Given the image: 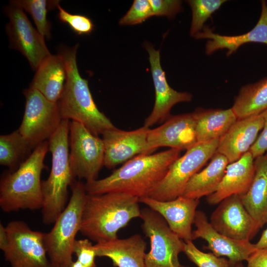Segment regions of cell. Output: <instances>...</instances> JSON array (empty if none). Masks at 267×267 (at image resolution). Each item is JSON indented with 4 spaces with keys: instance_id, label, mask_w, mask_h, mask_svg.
I'll return each mask as SVG.
<instances>
[{
    "instance_id": "1",
    "label": "cell",
    "mask_w": 267,
    "mask_h": 267,
    "mask_svg": "<svg viewBox=\"0 0 267 267\" xmlns=\"http://www.w3.org/2000/svg\"><path fill=\"white\" fill-rule=\"evenodd\" d=\"M180 150L171 148L153 154H140L127 161L109 176L85 183L88 194L111 192L147 197L161 180Z\"/></svg>"
},
{
    "instance_id": "2",
    "label": "cell",
    "mask_w": 267,
    "mask_h": 267,
    "mask_svg": "<svg viewBox=\"0 0 267 267\" xmlns=\"http://www.w3.org/2000/svg\"><path fill=\"white\" fill-rule=\"evenodd\" d=\"M139 202V198L123 192L87 194L80 232L96 243L117 238L120 229L140 217Z\"/></svg>"
},
{
    "instance_id": "3",
    "label": "cell",
    "mask_w": 267,
    "mask_h": 267,
    "mask_svg": "<svg viewBox=\"0 0 267 267\" xmlns=\"http://www.w3.org/2000/svg\"><path fill=\"white\" fill-rule=\"evenodd\" d=\"M78 45L64 48L62 56L67 79L61 96L57 102L62 119L83 124L91 133L98 136L116 128L110 120L97 108L89 87L88 81L82 78L77 63Z\"/></svg>"
},
{
    "instance_id": "4",
    "label": "cell",
    "mask_w": 267,
    "mask_h": 267,
    "mask_svg": "<svg viewBox=\"0 0 267 267\" xmlns=\"http://www.w3.org/2000/svg\"><path fill=\"white\" fill-rule=\"evenodd\" d=\"M48 151V141L38 145L18 169L4 173L0 181V207L5 213L42 209L41 177Z\"/></svg>"
},
{
    "instance_id": "5",
    "label": "cell",
    "mask_w": 267,
    "mask_h": 267,
    "mask_svg": "<svg viewBox=\"0 0 267 267\" xmlns=\"http://www.w3.org/2000/svg\"><path fill=\"white\" fill-rule=\"evenodd\" d=\"M69 120L63 119L47 140L51 168L47 178L42 181V220L46 225L54 223L66 207L68 188L75 179L69 164Z\"/></svg>"
},
{
    "instance_id": "6",
    "label": "cell",
    "mask_w": 267,
    "mask_h": 267,
    "mask_svg": "<svg viewBox=\"0 0 267 267\" xmlns=\"http://www.w3.org/2000/svg\"><path fill=\"white\" fill-rule=\"evenodd\" d=\"M72 194L52 229L44 233L47 255L53 267H69L73 262V247L80 232L87 193L85 184L75 179L70 185Z\"/></svg>"
},
{
    "instance_id": "7",
    "label": "cell",
    "mask_w": 267,
    "mask_h": 267,
    "mask_svg": "<svg viewBox=\"0 0 267 267\" xmlns=\"http://www.w3.org/2000/svg\"><path fill=\"white\" fill-rule=\"evenodd\" d=\"M219 140L198 142L187 150L172 164L165 176L147 197L167 201L182 196L189 179L216 152Z\"/></svg>"
},
{
    "instance_id": "8",
    "label": "cell",
    "mask_w": 267,
    "mask_h": 267,
    "mask_svg": "<svg viewBox=\"0 0 267 267\" xmlns=\"http://www.w3.org/2000/svg\"><path fill=\"white\" fill-rule=\"evenodd\" d=\"M25 110L18 130L34 150L47 140L59 127L62 119L58 103L45 98L34 88L23 91Z\"/></svg>"
},
{
    "instance_id": "9",
    "label": "cell",
    "mask_w": 267,
    "mask_h": 267,
    "mask_svg": "<svg viewBox=\"0 0 267 267\" xmlns=\"http://www.w3.org/2000/svg\"><path fill=\"white\" fill-rule=\"evenodd\" d=\"M140 218L143 221V232L150 244V251L145 256V267H180L178 255L184 251V241L151 209H141Z\"/></svg>"
},
{
    "instance_id": "10",
    "label": "cell",
    "mask_w": 267,
    "mask_h": 267,
    "mask_svg": "<svg viewBox=\"0 0 267 267\" xmlns=\"http://www.w3.org/2000/svg\"><path fill=\"white\" fill-rule=\"evenodd\" d=\"M69 164L74 178L89 182L97 179L104 166L102 139L91 133L83 124L70 122Z\"/></svg>"
},
{
    "instance_id": "11",
    "label": "cell",
    "mask_w": 267,
    "mask_h": 267,
    "mask_svg": "<svg viewBox=\"0 0 267 267\" xmlns=\"http://www.w3.org/2000/svg\"><path fill=\"white\" fill-rule=\"evenodd\" d=\"M6 228L9 244L3 253L11 267H53L45 248L44 232L34 230L19 220L9 222Z\"/></svg>"
},
{
    "instance_id": "12",
    "label": "cell",
    "mask_w": 267,
    "mask_h": 267,
    "mask_svg": "<svg viewBox=\"0 0 267 267\" xmlns=\"http://www.w3.org/2000/svg\"><path fill=\"white\" fill-rule=\"evenodd\" d=\"M5 8L9 18L6 26L10 45L20 51L36 70L41 63L51 55L44 38L33 26L24 10L10 2Z\"/></svg>"
},
{
    "instance_id": "13",
    "label": "cell",
    "mask_w": 267,
    "mask_h": 267,
    "mask_svg": "<svg viewBox=\"0 0 267 267\" xmlns=\"http://www.w3.org/2000/svg\"><path fill=\"white\" fill-rule=\"evenodd\" d=\"M210 223L219 233L239 240L250 241L260 229L238 195L222 200L212 213Z\"/></svg>"
},
{
    "instance_id": "14",
    "label": "cell",
    "mask_w": 267,
    "mask_h": 267,
    "mask_svg": "<svg viewBox=\"0 0 267 267\" xmlns=\"http://www.w3.org/2000/svg\"><path fill=\"white\" fill-rule=\"evenodd\" d=\"M145 48L149 55L155 92L154 107L144 124V126L150 128L165 122L171 116L170 111L174 105L179 102H189L192 96L187 92L177 91L169 86L161 65L160 51L149 44H145Z\"/></svg>"
},
{
    "instance_id": "15",
    "label": "cell",
    "mask_w": 267,
    "mask_h": 267,
    "mask_svg": "<svg viewBox=\"0 0 267 267\" xmlns=\"http://www.w3.org/2000/svg\"><path fill=\"white\" fill-rule=\"evenodd\" d=\"M150 129L143 126L130 131L116 128L105 131L102 134L104 166L110 169L137 155L149 154L147 136Z\"/></svg>"
},
{
    "instance_id": "16",
    "label": "cell",
    "mask_w": 267,
    "mask_h": 267,
    "mask_svg": "<svg viewBox=\"0 0 267 267\" xmlns=\"http://www.w3.org/2000/svg\"><path fill=\"white\" fill-rule=\"evenodd\" d=\"M197 143L193 112L179 114L170 116L162 125L150 129L147 136L148 153L163 146L187 150Z\"/></svg>"
},
{
    "instance_id": "17",
    "label": "cell",
    "mask_w": 267,
    "mask_h": 267,
    "mask_svg": "<svg viewBox=\"0 0 267 267\" xmlns=\"http://www.w3.org/2000/svg\"><path fill=\"white\" fill-rule=\"evenodd\" d=\"M196 229L192 231V240L202 238L207 242L206 247L217 257H225L231 263L248 260L257 249L249 241L236 240L216 230L208 222L203 212L196 211L194 222Z\"/></svg>"
},
{
    "instance_id": "18",
    "label": "cell",
    "mask_w": 267,
    "mask_h": 267,
    "mask_svg": "<svg viewBox=\"0 0 267 267\" xmlns=\"http://www.w3.org/2000/svg\"><path fill=\"white\" fill-rule=\"evenodd\" d=\"M139 202L159 214L170 228L184 241L192 240V224L199 199L180 196L170 201H162L148 197L139 198Z\"/></svg>"
},
{
    "instance_id": "19",
    "label": "cell",
    "mask_w": 267,
    "mask_h": 267,
    "mask_svg": "<svg viewBox=\"0 0 267 267\" xmlns=\"http://www.w3.org/2000/svg\"><path fill=\"white\" fill-rule=\"evenodd\" d=\"M264 123L261 113L238 119L220 139L216 152L224 156L229 163L237 161L249 151Z\"/></svg>"
},
{
    "instance_id": "20",
    "label": "cell",
    "mask_w": 267,
    "mask_h": 267,
    "mask_svg": "<svg viewBox=\"0 0 267 267\" xmlns=\"http://www.w3.org/2000/svg\"><path fill=\"white\" fill-rule=\"evenodd\" d=\"M261 12L255 27L249 32L236 36L222 35L215 33L208 27L203 28L194 37L197 39L209 40L205 46V52L210 55L215 51L226 49L227 56L235 52L243 44L249 43H259L267 44V3L262 0Z\"/></svg>"
},
{
    "instance_id": "21",
    "label": "cell",
    "mask_w": 267,
    "mask_h": 267,
    "mask_svg": "<svg viewBox=\"0 0 267 267\" xmlns=\"http://www.w3.org/2000/svg\"><path fill=\"white\" fill-rule=\"evenodd\" d=\"M254 159L248 151L237 161L229 163L216 191L207 196L208 203L216 205L230 196L245 194L248 191L254 178Z\"/></svg>"
},
{
    "instance_id": "22",
    "label": "cell",
    "mask_w": 267,
    "mask_h": 267,
    "mask_svg": "<svg viewBox=\"0 0 267 267\" xmlns=\"http://www.w3.org/2000/svg\"><path fill=\"white\" fill-rule=\"evenodd\" d=\"M146 247V243L139 234L94 245L96 257H107L117 267H145Z\"/></svg>"
},
{
    "instance_id": "23",
    "label": "cell",
    "mask_w": 267,
    "mask_h": 267,
    "mask_svg": "<svg viewBox=\"0 0 267 267\" xmlns=\"http://www.w3.org/2000/svg\"><path fill=\"white\" fill-rule=\"evenodd\" d=\"M36 71L30 87L38 90L49 101L57 103L61 96L67 79L62 56L60 53L51 54Z\"/></svg>"
},
{
    "instance_id": "24",
    "label": "cell",
    "mask_w": 267,
    "mask_h": 267,
    "mask_svg": "<svg viewBox=\"0 0 267 267\" xmlns=\"http://www.w3.org/2000/svg\"><path fill=\"white\" fill-rule=\"evenodd\" d=\"M255 174L248 191L240 198L260 228L267 222V152L255 158Z\"/></svg>"
},
{
    "instance_id": "25",
    "label": "cell",
    "mask_w": 267,
    "mask_h": 267,
    "mask_svg": "<svg viewBox=\"0 0 267 267\" xmlns=\"http://www.w3.org/2000/svg\"><path fill=\"white\" fill-rule=\"evenodd\" d=\"M197 142L220 139L238 119L232 108H198L193 112Z\"/></svg>"
},
{
    "instance_id": "26",
    "label": "cell",
    "mask_w": 267,
    "mask_h": 267,
    "mask_svg": "<svg viewBox=\"0 0 267 267\" xmlns=\"http://www.w3.org/2000/svg\"><path fill=\"white\" fill-rule=\"evenodd\" d=\"M228 164L224 156L216 152L209 164L189 179L182 196L199 199L215 192L223 178Z\"/></svg>"
},
{
    "instance_id": "27",
    "label": "cell",
    "mask_w": 267,
    "mask_h": 267,
    "mask_svg": "<svg viewBox=\"0 0 267 267\" xmlns=\"http://www.w3.org/2000/svg\"><path fill=\"white\" fill-rule=\"evenodd\" d=\"M231 108L238 119L258 115L267 109V77L242 87Z\"/></svg>"
},
{
    "instance_id": "28",
    "label": "cell",
    "mask_w": 267,
    "mask_h": 267,
    "mask_svg": "<svg viewBox=\"0 0 267 267\" xmlns=\"http://www.w3.org/2000/svg\"><path fill=\"white\" fill-rule=\"evenodd\" d=\"M32 150L18 129L0 136V164L7 167L9 171L18 169L30 156Z\"/></svg>"
},
{
    "instance_id": "29",
    "label": "cell",
    "mask_w": 267,
    "mask_h": 267,
    "mask_svg": "<svg viewBox=\"0 0 267 267\" xmlns=\"http://www.w3.org/2000/svg\"><path fill=\"white\" fill-rule=\"evenodd\" d=\"M11 2L28 12L32 17L37 30L44 38H50V25L47 19L48 10L57 8L59 1L46 0H17Z\"/></svg>"
},
{
    "instance_id": "30",
    "label": "cell",
    "mask_w": 267,
    "mask_h": 267,
    "mask_svg": "<svg viewBox=\"0 0 267 267\" xmlns=\"http://www.w3.org/2000/svg\"><path fill=\"white\" fill-rule=\"evenodd\" d=\"M192 10L190 35L195 36L204 27L211 15L224 3V0H189L187 1Z\"/></svg>"
},
{
    "instance_id": "31",
    "label": "cell",
    "mask_w": 267,
    "mask_h": 267,
    "mask_svg": "<svg viewBox=\"0 0 267 267\" xmlns=\"http://www.w3.org/2000/svg\"><path fill=\"white\" fill-rule=\"evenodd\" d=\"M183 252L188 258L198 267H229L228 260L219 257L213 253H205L199 250L192 240L184 241Z\"/></svg>"
},
{
    "instance_id": "32",
    "label": "cell",
    "mask_w": 267,
    "mask_h": 267,
    "mask_svg": "<svg viewBox=\"0 0 267 267\" xmlns=\"http://www.w3.org/2000/svg\"><path fill=\"white\" fill-rule=\"evenodd\" d=\"M58 17L61 22L67 24L70 29L79 35H89L94 29L91 20L82 14H72L64 9L58 4Z\"/></svg>"
},
{
    "instance_id": "33",
    "label": "cell",
    "mask_w": 267,
    "mask_h": 267,
    "mask_svg": "<svg viewBox=\"0 0 267 267\" xmlns=\"http://www.w3.org/2000/svg\"><path fill=\"white\" fill-rule=\"evenodd\" d=\"M153 15L149 0H135L126 14L121 18V25L140 24Z\"/></svg>"
},
{
    "instance_id": "34",
    "label": "cell",
    "mask_w": 267,
    "mask_h": 267,
    "mask_svg": "<svg viewBox=\"0 0 267 267\" xmlns=\"http://www.w3.org/2000/svg\"><path fill=\"white\" fill-rule=\"evenodd\" d=\"M73 253L77 260L85 267H96V257L94 245L89 239H76L73 247Z\"/></svg>"
},
{
    "instance_id": "35",
    "label": "cell",
    "mask_w": 267,
    "mask_h": 267,
    "mask_svg": "<svg viewBox=\"0 0 267 267\" xmlns=\"http://www.w3.org/2000/svg\"><path fill=\"white\" fill-rule=\"evenodd\" d=\"M153 15L173 17L181 10V1L178 0H149Z\"/></svg>"
},
{
    "instance_id": "36",
    "label": "cell",
    "mask_w": 267,
    "mask_h": 267,
    "mask_svg": "<svg viewBox=\"0 0 267 267\" xmlns=\"http://www.w3.org/2000/svg\"><path fill=\"white\" fill-rule=\"evenodd\" d=\"M261 114L264 121L263 131L249 151L254 159L267 152V109Z\"/></svg>"
},
{
    "instance_id": "37",
    "label": "cell",
    "mask_w": 267,
    "mask_h": 267,
    "mask_svg": "<svg viewBox=\"0 0 267 267\" xmlns=\"http://www.w3.org/2000/svg\"><path fill=\"white\" fill-rule=\"evenodd\" d=\"M247 262V267H267V249H257Z\"/></svg>"
},
{
    "instance_id": "38",
    "label": "cell",
    "mask_w": 267,
    "mask_h": 267,
    "mask_svg": "<svg viewBox=\"0 0 267 267\" xmlns=\"http://www.w3.org/2000/svg\"><path fill=\"white\" fill-rule=\"evenodd\" d=\"M9 244L8 234L6 228L1 222L0 223V249L4 252Z\"/></svg>"
},
{
    "instance_id": "39",
    "label": "cell",
    "mask_w": 267,
    "mask_h": 267,
    "mask_svg": "<svg viewBox=\"0 0 267 267\" xmlns=\"http://www.w3.org/2000/svg\"><path fill=\"white\" fill-rule=\"evenodd\" d=\"M254 245L257 249H267V228L263 231L260 239Z\"/></svg>"
},
{
    "instance_id": "40",
    "label": "cell",
    "mask_w": 267,
    "mask_h": 267,
    "mask_svg": "<svg viewBox=\"0 0 267 267\" xmlns=\"http://www.w3.org/2000/svg\"><path fill=\"white\" fill-rule=\"evenodd\" d=\"M69 267H85L77 260L73 261L71 263Z\"/></svg>"
},
{
    "instance_id": "41",
    "label": "cell",
    "mask_w": 267,
    "mask_h": 267,
    "mask_svg": "<svg viewBox=\"0 0 267 267\" xmlns=\"http://www.w3.org/2000/svg\"><path fill=\"white\" fill-rule=\"evenodd\" d=\"M229 262V267H244L242 262L231 263Z\"/></svg>"
},
{
    "instance_id": "42",
    "label": "cell",
    "mask_w": 267,
    "mask_h": 267,
    "mask_svg": "<svg viewBox=\"0 0 267 267\" xmlns=\"http://www.w3.org/2000/svg\"><path fill=\"white\" fill-rule=\"evenodd\" d=\"M180 267H185V266H184L181 265Z\"/></svg>"
},
{
    "instance_id": "43",
    "label": "cell",
    "mask_w": 267,
    "mask_h": 267,
    "mask_svg": "<svg viewBox=\"0 0 267 267\" xmlns=\"http://www.w3.org/2000/svg\"></svg>"
}]
</instances>
